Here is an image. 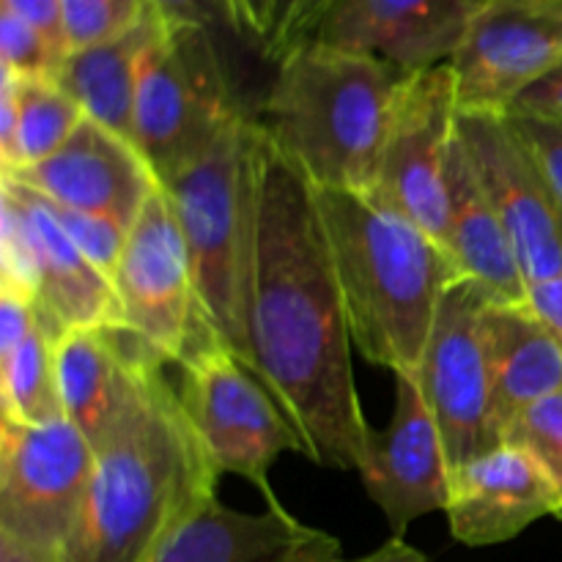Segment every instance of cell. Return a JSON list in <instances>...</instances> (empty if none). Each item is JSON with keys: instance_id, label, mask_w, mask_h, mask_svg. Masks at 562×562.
<instances>
[{"instance_id": "ac0fdd59", "label": "cell", "mask_w": 562, "mask_h": 562, "mask_svg": "<svg viewBox=\"0 0 562 562\" xmlns=\"http://www.w3.org/2000/svg\"><path fill=\"white\" fill-rule=\"evenodd\" d=\"M481 0H338L311 42L371 55L401 75L450 64Z\"/></svg>"}, {"instance_id": "44dd1931", "label": "cell", "mask_w": 562, "mask_h": 562, "mask_svg": "<svg viewBox=\"0 0 562 562\" xmlns=\"http://www.w3.org/2000/svg\"><path fill=\"white\" fill-rule=\"evenodd\" d=\"M492 412L499 437L510 423L562 390V349L527 302L486 307Z\"/></svg>"}, {"instance_id": "f35d334b", "label": "cell", "mask_w": 562, "mask_h": 562, "mask_svg": "<svg viewBox=\"0 0 562 562\" xmlns=\"http://www.w3.org/2000/svg\"><path fill=\"white\" fill-rule=\"evenodd\" d=\"M0 562H64L60 554L44 552V549L31 547L14 536L0 532Z\"/></svg>"}, {"instance_id": "3957f363", "label": "cell", "mask_w": 562, "mask_h": 562, "mask_svg": "<svg viewBox=\"0 0 562 562\" xmlns=\"http://www.w3.org/2000/svg\"><path fill=\"white\" fill-rule=\"evenodd\" d=\"M355 349L393 376L420 368L439 302L459 280L453 258L420 225L366 192L316 190Z\"/></svg>"}, {"instance_id": "8d00e7d4", "label": "cell", "mask_w": 562, "mask_h": 562, "mask_svg": "<svg viewBox=\"0 0 562 562\" xmlns=\"http://www.w3.org/2000/svg\"><path fill=\"white\" fill-rule=\"evenodd\" d=\"M338 558H340L338 538L329 536V532L324 530H316L311 538L296 543L294 549H289V552L280 554V558L272 562H335Z\"/></svg>"}, {"instance_id": "2e32d148", "label": "cell", "mask_w": 562, "mask_h": 562, "mask_svg": "<svg viewBox=\"0 0 562 562\" xmlns=\"http://www.w3.org/2000/svg\"><path fill=\"white\" fill-rule=\"evenodd\" d=\"M3 173L31 187L53 206L110 220L124 231L135 225L148 198L162 187L135 143L88 115L47 159Z\"/></svg>"}, {"instance_id": "4dcf8cb0", "label": "cell", "mask_w": 562, "mask_h": 562, "mask_svg": "<svg viewBox=\"0 0 562 562\" xmlns=\"http://www.w3.org/2000/svg\"><path fill=\"white\" fill-rule=\"evenodd\" d=\"M510 124L521 135L525 146L530 148L538 170L547 179L549 192L558 201L562 212V124L549 119H532V115H508Z\"/></svg>"}, {"instance_id": "ba28073f", "label": "cell", "mask_w": 562, "mask_h": 562, "mask_svg": "<svg viewBox=\"0 0 562 562\" xmlns=\"http://www.w3.org/2000/svg\"><path fill=\"white\" fill-rule=\"evenodd\" d=\"M0 203L5 289L31 294L55 338L69 329L121 324L113 280L82 256L49 201L3 173Z\"/></svg>"}, {"instance_id": "cb8c5ba5", "label": "cell", "mask_w": 562, "mask_h": 562, "mask_svg": "<svg viewBox=\"0 0 562 562\" xmlns=\"http://www.w3.org/2000/svg\"><path fill=\"white\" fill-rule=\"evenodd\" d=\"M86 121L80 104L53 77H16L3 69L0 154L3 170H22L58 151Z\"/></svg>"}, {"instance_id": "603a6c76", "label": "cell", "mask_w": 562, "mask_h": 562, "mask_svg": "<svg viewBox=\"0 0 562 562\" xmlns=\"http://www.w3.org/2000/svg\"><path fill=\"white\" fill-rule=\"evenodd\" d=\"M159 22L162 16L157 14V9H151L146 20L124 36L66 55L64 66L55 77L88 119L108 126L110 132L126 137V140H132L143 55H146L154 33L159 31Z\"/></svg>"}, {"instance_id": "8992f818", "label": "cell", "mask_w": 562, "mask_h": 562, "mask_svg": "<svg viewBox=\"0 0 562 562\" xmlns=\"http://www.w3.org/2000/svg\"><path fill=\"white\" fill-rule=\"evenodd\" d=\"M241 113L214 31L159 22L143 55L132 121V143L159 184L201 159Z\"/></svg>"}, {"instance_id": "4316f807", "label": "cell", "mask_w": 562, "mask_h": 562, "mask_svg": "<svg viewBox=\"0 0 562 562\" xmlns=\"http://www.w3.org/2000/svg\"><path fill=\"white\" fill-rule=\"evenodd\" d=\"M503 442L527 450L543 467L560 494L558 519H562V390L521 412L503 434Z\"/></svg>"}, {"instance_id": "484cf974", "label": "cell", "mask_w": 562, "mask_h": 562, "mask_svg": "<svg viewBox=\"0 0 562 562\" xmlns=\"http://www.w3.org/2000/svg\"><path fill=\"white\" fill-rule=\"evenodd\" d=\"M69 53L113 42L140 25L154 9L151 0H60Z\"/></svg>"}, {"instance_id": "d6986e66", "label": "cell", "mask_w": 562, "mask_h": 562, "mask_svg": "<svg viewBox=\"0 0 562 562\" xmlns=\"http://www.w3.org/2000/svg\"><path fill=\"white\" fill-rule=\"evenodd\" d=\"M445 514L456 541L494 547L514 541L543 516H558L560 494L527 450L499 442L453 467Z\"/></svg>"}, {"instance_id": "5bb4252c", "label": "cell", "mask_w": 562, "mask_h": 562, "mask_svg": "<svg viewBox=\"0 0 562 562\" xmlns=\"http://www.w3.org/2000/svg\"><path fill=\"white\" fill-rule=\"evenodd\" d=\"M459 132L514 241L527 289L562 278V212L508 115L461 113Z\"/></svg>"}, {"instance_id": "1f68e13d", "label": "cell", "mask_w": 562, "mask_h": 562, "mask_svg": "<svg viewBox=\"0 0 562 562\" xmlns=\"http://www.w3.org/2000/svg\"><path fill=\"white\" fill-rule=\"evenodd\" d=\"M0 11H9L16 20L27 22L38 33H44L49 42L69 53V42H66L64 31V3L60 0H0Z\"/></svg>"}, {"instance_id": "d4e9b609", "label": "cell", "mask_w": 562, "mask_h": 562, "mask_svg": "<svg viewBox=\"0 0 562 562\" xmlns=\"http://www.w3.org/2000/svg\"><path fill=\"white\" fill-rule=\"evenodd\" d=\"M55 344L58 338L44 327L38 316L25 338H20L9 349H0L3 417L31 423V426L64 417L58 373H55Z\"/></svg>"}, {"instance_id": "d6a6232c", "label": "cell", "mask_w": 562, "mask_h": 562, "mask_svg": "<svg viewBox=\"0 0 562 562\" xmlns=\"http://www.w3.org/2000/svg\"><path fill=\"white\" fill-rule=\"evenodd\" d=\"M228 16L231 31L239 36L252 38L258 47H263L272 33L274 22V5L278 0H220Z\"/></svg>"}, {"instance_id": "4fadbf2b", "label": "cell", "mask_w": 562, "mask_h": 562, "mask_svg": "<svg viewBox=\"0 0 562 562\" xmlns=\"http://www.w3.org/2000/svg\"><path fill=\"white\" fill-rule=\"evenodd\" d=\"M558 64L562 0H481L450 60L461 113L508 115Z\"/></svg>"}, {"instance_id": "7a4b0ae2", "label": "cell", "mask_w": 562, "mask_h": 562, "mask_svg": "<svg viewBox=\"0 0 562 562\" xmlns=\"http://www.w3.org/2000/svg\"><path fill=\"white\" fill-rule=\"evenodd\" d=\"M217 483L179 393L157 373L97 450L64 562H151L217 497Z\"/></svg>"}, {"instance_id": "836d02e7", "label": "cell", "mask_w": 562, "mask_h": 562, "mask_svg": "<svg viewBox=\"0 0 562 562\" xmlns=\"http://www.w3.org/2000/svg\"><path fill=\"white\" fill-rule=\"evenodd\" d=\"M508 115H532V119H549L562 124V64L543 75L536 86L527 88Z\"/></svg>"}, {"instance_id": "9c48e42d", "label": "cell", "mask_w": 562, "mask_h": 562, "mask_svg": "<svg viewBox=\"0 0 562 562\" xmlns=\"http://www.w3.org/2000/svg\"><path fill=\"white\" fill-rule=\"evenodd\" d=\"M461 104L453 66L404 75L395 91L371 198L448 241V176Z\"/></svg>"}, {"instance_id": "9a60e30c", "label": "cell", "mask_w": 562, "mask_h": 562, "mask_svg": "<svg viewBox=\"0 0 562 562\" xmlns=\"http://www.w3.org/2000/svg\"><path fill=\"white\" fill-rule=\"evenodd\" d=\"M450 464L442 431L412 373L395 376V406L382 431L371 434L360 467L362 486L379 505L393 536L412 521L448 508Z\"/></svg>"}, {"instance_id": "30bf717a", "label": "cell", "mask_w": 562, "mask_h": 562, "mask_svg": "<svg viewBox=\"0 0 562 562\" xmlns=\"http://www.w3.org/2000/svg\"><path fill=\"white\" fill-rule=\"evenodd\" d=\"M121 324L140 335L168 366L220 344L203 324L190 256L168 195L159 187L137 214L113 272Z\"/></svg>"}, {"instance_id": "7c38bea8", "label": "cell", "mask_w": 562, "mask_h": 562, "mask_svg": "<svg viewBox=\"0 0 562 562\" xmlns=\"http://www.w3.org/2000/svg\"><path fill=\"white\" fill-rule=\"evenodd\" d=\"M488 296L472 280H453L439 302L415 379L459 467L503 442L492 412L486 346Z\"/></svg>"}, {"instance_id": "f546056e", "label": "cell", "mask_w": 562, "mask_h": 562, "mask_svg": "<svg viewBox=\"0 0 562 562\" xmlns=\"http://www.w3.org/2000/svg\"><path fill=\"white\" fill-rule=\"evenodd\" d=\"M53 206V203H49ZM55 217L64 225V231L69 234V239L80 247L82 256L99 269V272L108 274L113 280L115 267H119L121 250H124V241L130 231H124L121 225L110 223V220L91 217V214L69 212V209L53 206Z\"/></svg>"}, {"instance_id": "e575fe53", "label": "cell", "mask_w": 562, "mask_h": 562, "mask_svg": "<svg viewBox=\"0 0 562 562\" xmlns=\"http://www.w3.org/2000/svg\"><path fill=\"white\" fill-rule=\"evenodd\" d=\"M151 3L168 25H198L209 31L225 25L231 31L220 0H151Z\"/></svg>"}, {"instance_id": "74e56055", "label": "cell", "mask_w": 562, "mask_h": 562, "mask_svg": "<svg viewBox=\"0 0 562 562\" xmlns=\"http://www.w3.org/2000/svg\"><path fill=\"white\" fill-rule=\"evenodd\" d=\"M335 562H428V558L420 552V549L409 547V543H406L404 538L393 536L387 543H382V547H379L376 552L366 554V558H357V560L338 558Z\"/></svg>"}, {"instance_id": "d590c367", "label": "cell", "mask_w": 562, "mask_h": 562, "mask_svg": "<svg viewBox=\"0 0 562 562\" xmlns=\"http://www.w3.org/2000/svg\"><path fill=\"white\" fill-rule=\"evenodd\" d=\"M527 305L547 324V329L554 335L562 349V278L530 285L527 289Z\"/></svg>"}, {"instance_id": "5b68a950", "label": "cell", "mask_w": 562, "mask_h": 562, "mask_svg": "<svg viewBox=\"0 0 562 562\" xmlns=\"http://www.w3.org/2000/svg\"><path fill=\"white\" fill-rule=\"evenodd\" d=\"M263 130L241 113L201 159L162 181L214 338L250 368V294Z\"/></svg>"}, {"instance_id": "7402d4cb", "label": "cell", "mask_w": 562, "mask_h": 562, "mask_svg": "<svg viewBox=\"0 0 562 562\" xmlns=\"http://www.w3.org/2000/svg\"><path fill=\"white\" fill-rule=\"evenodd\" d=\"M313 532L280 503L245 514L214 497L151 562H272Z\"/></svg>"}, {"instance_id": "ffe728a7", "label": "cell", "mask_w": 562, "mask_h": 562, "mask_svg": "<svg viewBox=\"0 0 562 562\" xmlns=\"http://www.w3.org/2000/svg\"><path fill=\"white\" fill-rule=\"evenodd\" d=\"M445 250L453 258L459 278L472 280L497 305L527 302V283L519 269L514 241L483 190L464 140L456 143L448 176V241Z\"/></svg>"}, {"instance_id": "52a82bcc", "label": "cell", "mask_w": 562, "mask_h": 562, "mask_svg": "<svg viewBox=\"0 0 562 562\" xmlns=\"http://www.w3.org/2000/svg\"><path fill=\"white\" fill-rule=\"evenodd\" d=\"M179 393L220 475H239L278 503L269 470L283 453H302V439L261 379L223 344L192 351L179 366Z\"/></svg>"}, {"instance_id": "8fae6325", "label": "cell", "mask_w": 562, "mask_h": 562, "mask_svg": "<svg viewBox=\"0 0 562 562\" xmlns=\"http://www.w3.org/2000/svg\"><path fill=\"white\" fill-rule=\"evenodd\" d=\"M97 453L66 417L0 428V532L60 554L80 516Z\"/></svg>"}, {"instance_id": "83f0119b", "label": "cell", "mask_w": 562, "mask_h": 562, "mask_svg": "<svg viewBox=\"0 0 562 562\" xmlns=\"http://www.w3.org/2000/svg\"><path fill=\"white\" fill-rule=\"evenodd\" d=\"M0 55H3V69L11 75L55 80L69 53L27 22L16 20L9 11H0Z\"/></svg>"}, {"instance_id": "277c9868", "label": "cell", "mask_w": 562, "mask_h": 562, "mask_svg": "<svg viewBox=\"0 0 562 562\" xmlns=\"http://www.w3.org/2000/svg\"><path fill=\"white\" fill-rule=\"evenodd\" d=\"M401 77L371 55L307 42L280 60L256 119L307 184L371 195Z\"/></svg>"}, {"instance_id": "e0dca14e", "label": "cell", "mask_w": 562, "mask_h": 562, "mask_svg": "<svg viewBox=\"0 0 562 562\" xmlns=\"http://www.w3.org/2000/svg\"><path fill=\"white\" fill-rule=\"evenodd\" d=\"M168 366L124 324L69 329L55 344L64 417L97 453L119 431L143 384Z\"/></svg>"}, {"instance_id": "f1b7e54d", "label": "cell", "mask_w": 562, "mask_h": 562, "mask_svg": "<svg viewBox=\"0 0 562 562\" xmlns=\"http://www.w3.org/2000/svg\"><path fill=\"white\" fill-rule=\"evenodd\" d=\"M335 3L338 0H278L272 33L261 47L263 58L278 66L291 49L311 42Z\"/></svg>"}, {"instance_id": "6da1fadb", "label": "cell", "mask_w": 562, "mask_h": 562, "mask_svg": "<svg viewBox=\"0 0 562 562\" xmlns=\"http://www.w3.org/2000/svg\"><path fill=\"white\" fill-rule=\"evenodd\" d=\"M351 344L313 187L263 135L250 371L300 434L302 456L360 472L373 428L357 395Z\"/></svg>"}]
</instances>
